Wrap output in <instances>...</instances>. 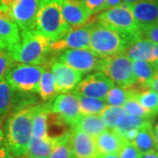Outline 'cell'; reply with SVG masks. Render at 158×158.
Wrapping results in <instances>:
<instances>
[{
    "mask_svg": "<svg viewBox=\"0 0 158 158\" xmlns=\"http://www.w3.org/2000/svg\"><path fill=\"white\" fill-rule=\"evenodd\" d=\"M36 106L15 110L7 118L5 127V146L16 158H24L33 137V117Z\"/></svg>",
    "mask_w": 158,
    "mask_h": 158,
    "instance_id": "obj_1",
    "label": "cell"
},
{
    "mask_svg": "<svg viewBox=\"0 0 158 158\" xmlns=\"http://www.w3.org/2000/svg\"><path fill=\"white\" fill-rule=\"evenodd\" d=\"M141 36V34L120 33L95 20L90 31L89 48L99 58H106L124 53L127 46Z\"/></svg>",
    "mask_w": 158,
    "mask_h": 158,
    "instance_id": "obj_2",
    "label": "cell"
},
{
    "mask_svg": "<svg viewBox=\"0 0 158 158\" xmlns=\"http://www.w3.org/2000/svg\"><path fill=\"white\" fill-rule=\"evenodd\" d=\"M19 44L9 53L15 62L45 65L50 54L51 40L38 32L20 33Z\"/></svg>",
    "mask_w": 158,
    "mask_h": 158,
    "instance_id": "obj_3",
    "label": "cell"
},
{
    "mask_svg": "<svg viewBox=\"0 0 158 158\" xmlns=\"http://www.w3.org/2000/svg\"><path fill=\"white\" fill-rule=\"evenodd\" d=\"M70 28L62 14V0H41L36 18V32L53 41Z\"/></svg>",
    "mask_w": 158,
    "mask_h": 158,
    "instance_id": "obj_4",
    "label": "cell"
},
{
    "mask_svg": "<svg viewBox=\"0 0 158 158\" xmlns=\"http://www.w3.org/2000/svg\"><path fill=\"white\" fill-rule=\"evenodd\" d=\"M97 70L105 74L118 86L131 88L136 85L133 61L125 53L101 58Z\"/></svg>",
    "mask_w": 158,
    "mask_h": 158,
    "instance_id": "obj_5",
    "label": "cell"
},
{
    "mask_svg": "<svg viewBox=\"0 0 158 158\" xmlns=\"http://www.w3.org/2000/svg\"><path fill=\"white\" fill-rule=\"evenodd\" d=\"M44 65L15 62L6 72L5 79L16 91L36 93Z\"/></svg>",
    "mask_w": 158,
    "mask_h": 158,
    "instance_id": "obj_6",
    "label": "cell"
},
{
    "mask_svg": "<svg viewBox=\"0 0 158 158\" xmlns=\"http://www.w3.org/2000/svg\"><path fill=\"white\" fill-rule=\"evenodd\" d=\"M41 0H1L2 6L16 22L20 33L35 31Z\"/></svg>",
    "mask_w": 158,
    "mask_h": 158,
    "instance_id": "obj_7",
    "label": "cell"
},
{
    "mask_svg": "<svg viewBox=\"0 0 158 158\" xmlns=\"http://www.w3.org/2000/svg\"><path fill=\"white\" fill-rule=\"evenodd\" d=\"M96 20L109 28L123 34H141L131 6L124 3L120 6L101 11L98 15Z\"/></svg>",
    "mask_w": 158,
    "mask_h": 158,
    "instance_id": "obj_8",
    "label": "cell"
},
{
    "mask_svg": "<svg viewBox=\"0 0 158 158\" xmlns=\"http://www.w3.org/2000/svg\"><path fill=\"white\" fill-rule=\"evenodd\" d=\"M95 20L71 27L61 38L51 41L50 54H58L74 48H89L90 31Z\"/></svg>",
    "mask_w": 158,
    "mask_h": 158,
    "instance_id": "obj_9",
    "label": "cell"
},
{
    "mask_svg": "<svg viewBox=\"0 0 158 158\" xmlns=\"http://www.w3.org/2000/svg\"><path fill=\"white\" fill-rule=\"evenodd\" d=\"M100 59L90 48H74L61 52L56 60L79 73L85 74L97 69Z\"/></svg>",
    "mask_w": 158,
    "mask_h": 158,
    "instance_id": "obj_10",
    "label": "cell"
},
{
    "mask_svg": "<svg viewBox=\"0 0 158 158\" xmlns=\"http://www.w3.org/2000/svg\"><path fill=\"white\" fill-rule=\"evenodd\" d=\"M114 85L115 84L105 74L97 71L82 78L74 89V93L78 96L104 99Z\"/></svg>",
    "mask_w": 158,
    "mask_h": 158,
    "instance_id": "obj_11",
    "label": "cell"
},
{
    "mask_svg": "<svg viewBox=\"0 0 158 158\" xmlns=\"http://www.w3.org/2000/svg\"><path fill=\"white\" fill-rule=\"evenodd\" d=\"M52 112L56 113L66 124L75 127L82 114L80 112L78 97L75 93H61L50 105Z\"/></svg>",
    "mask_w": 158,
    "mask_h": 158,
    "instance_id": "obj_12",
    "label": "cell"
},
{
    "mask_svg": "<svg viewBox=\"0 0 158 158\" xmlns=\"http://www.w3.org/2000/svg\"><path fill=\"white\" fill-rule=\"evenodd\" d=\"M21 40L20 30L8 11L0 6V49L8 55Z\"/></svg>",
    "mask_w": 158,
    "mask_h": 158,
    "instance_id": "obj_13",
    "label": "cell"
},
{
    "mask_svg": "<svg viewBox=\"0 0 158 158\" xmlns=\"http://www.w3.org/2000/svg\"><path fill=\"white\" fill-rule=\"evenodd\" d=\"M49 68L55 77L56 89L59 93H67L73 90L82 80L83 74L69 68L64 63L54 60L49 63Z\"/></svg>",
    "mask_w": 158,
    "mask_h": 158,
    "instance_id": "obj_14",
    "label": "cell"
},
{
    "mask_svg": "<svg viewBox=\"0 0 158 158\" xmlns=\"http://www.w3.org/2000/svg\"><path fill=\"white\" fill-rule=\"evenodd\" d=\"M70 144L74 158H97L98 156L95 138L83 131L73 128Z\"/></svg>",
    "mask_w": 158,
    "mask_h": 158,
    "instance_id": "obj_15",
    "label": "cell"
},
{
    "mask_svg": "<svg viewBox=\"0 0 158 158\" xmlns=\"http://www.w3.org/2000/svg\"><path fill=\"white\" fill-rule=\"evenodd\" d=\"M62 11L70 27L85 25L90 21L92 16L83 0H62Z\"/></svg>",
    "mask_w": 158,
    "mask_h": 158,
    "instance_id": "obj_16",
    "label": "cell"
},
{
    "mask_svg": "<svg viewBox=\"0 0 158 158\" xmlns=\"http://www.w3.org/2000/svg\"><path fill=\"white\" fill-rule=\"evenodd\" d=\"M131 8L140 32L158 21V0H138Z\"/></svg>",
    "mask_w": 158,
    "mask_h": 158,
    "instance_id": "obj_17",
    "label": "cell"
},
{
    "mask_svg": "<svg viewBox=\"0 0 158 158\" xmlns=\"http://www.w3.org/2000/svg\"><path fill=\"white\" fill-rule=\"evenodd\" d=\"M155 48L154 42L141 35L127 46L124 53L132 61H147L154 63Z\"/></svg>",
    "mask_w": 158,
    "mask_h": 158,
    "instance_id": "obj_18",
    "label": "cell"
},
{
    "mask_svg": "<svg viewBox=\"0 0 158 158\" xmlns=\"http://www.w3.org/2000/svg\"><path fill=\"white\" fill-rule=\"evenodd\" d=\"M97 148L99 155L118 154L125 141L114 130L106 129L95 138Z\"/></svg>",
    "mask_w": 158,
    "mask_h": 158,
    "instance_id": "obj_19",
    "label": "cell"
},
{
    "mask_svg": "<svg viewBox=\"0 0 158 158\" xmlns=\"http://www.w3.org/2000/svg\"><path fill=\"white\" fill-rule=\"evenodd\" d=\"M57 138L32 137L29 143L28 150L25 157L48 158L57 143Z\"/></svg>",
    "mask_w": 158,
    "mask_h": 158,
    "instance_id": "obj_20",
    "label": "cell"
},
{
    "mask_svg": "<svg viewBox=\"0 0 158 158\" xmlns=\"http://www.w3.org/2000/svg\"><path fill=\"white\" fill-rule=\"evenodd\" d=\"M141 155L156 152L157 147L153 135V125H148L139 129L135 139L131 142Z\"/></svg>",
    "mask_w": 158,
    "mask_h": 158,
    "instance_id": "obj_21",
    "label": "cell"
},
{
    "mask_svg": "<svg viewBox=\"0 0 158 158\" xmlns=\"http://www.w3.org/2000/svg\"><path fill=\"white\" fill-rule=\"evenodd\" d=\"M136 85L141 88H148L156 71V65L147 61H133Z\"/></svg>",
    "mask_w": 158,
    "mask_h": 158,
    "instance_id": "obj_22",
    "label": "cell"
},
{
    "mask_svg": "<svg viewBox=\"0 0 158 158\" xmlns=\"http://www.w3.org/2000/svg\"><path fill=\"white\" fill-rule=\"evenodd\" d=\"M131 94L140 102L149 115L155 116L158 113V94L150 88H141V90L130 88Z\"/></svg>",
    "mask_w": 158,
    "mask_h": 158,
    "instance_id": "obj_23",
    "label": "cell"
},
{
    "mask_svg": "<svg viewBox=\"0 0 158 158\" xmlns=\"http://www.w3.org/2000/svg\"><path fill=\"white\" fill-rule=\"evenodd\" d=\"M74 128L83 131L94 138L107 129L99 115H82Z\"/></svg>",
    "mask_w": 158,
    "mask_h": 158,
    "instance_id": "obj_24",
    "label": "cell"
},
{
    "mask_svg": "<svg viewBox=\"0 0 158 158\" xmlns=\"http://www.w3.org/2000/svg\"><path fill=\"white\" fill-rule=\"evenodd\" d=\"M14 90L6 79L0 80V120L4 122L13 109Z\"/></svg>",
    "mask_w": 158,
    "mask_h": 158,
    "instance_id": "obj_25",
    "label": "cell"
},
{
    "mask_svg": "<svg viewBox=\"0 0 158 158\" xmlns=\"http://www.w3.org/2000/svg\"><path fill=\"white\" fill-rule=\"evenodd\" d=\"M37 93L44 101L50 100L58 94L55 77L48 65H44V70L40 79Z\"/></svg>",
    "mask_w": 158,
    "mask_h": 158,
    "instance_id": "obj_26",
    "label": "cell"
},
{
    "mask_svg": "<svg viewBox=\"0 0 158 158\" xmlns=\"http://www.w3.org/2000/svg\"><path fill=\"white\" fill-rule=\"evenodd\" d=\"M98 115L102 118L106 128L113 130L122 122L127 116V113L123 106L106 105Z\"/></svg>",
    "mask_w": 158,
    "mask_h": 158,
    "instance_id": "obj_27",
    "label": "cell"
},
{
    "mask_svg": "<svg viewBox=\"0 0 158 158\" xmlns=\"http://www.w3.org/2000/svg\"><path fill=\"white\" fill-rule=\"evenodd\" d=\"M151 118L152 117H140V116H134V115L127 114V116L122 120V122L113 130L120 137H122L124 133L128 130L134 129V128L140 129L148 125H151L152 124Z\"/></svg>",
    "mask_w": 158,
    "mask_h": 158,
    "instance_id": "obj_28",
    "label": "cell"
},
{
    "mask_svg": "<svg viewBox=\"0 0 158 158\" xmlns=\"http://www.w3.org/2000/svg\"><path fill=\"white\" fill-rule=\"evenodd\" d=\"M77 97L82 115H98L106 106L105 99L78 95Z\"/></svg>",
    "mask_w": 158,
    "mask_h": 158,
    "instance_id": "obj_29",
    "label": "cell"
},
{
    "mask_svg": "<svg viewBox=\"0 0 158 158\" xmlns=\"http://www.w3.org/2000/svg\"><path fill=\"white\" fill-rule=\"evenodd\" d=\"M70 131L59 136L57 139L56 145L54 148L48 158H74L70 144Z\"/></svg>",
    "mask_w": 158,
    "mask_h": 158,
    "instance_id": "obj_30",
    "label": "cell"
},
{
    "mask_svg": "<svg viewBox=\"0 0 158 158\" xmlns=\"http://www.w3.org/2000/svg\"><path fill=\"white\" fill-rule=\"evenodd\" d=\"M130 96H131L130 88H124L117 85H114L113 88L108 91L107 95L104 99L108 106H123Z\"/></svg>",
    "mask_w": 158,
    "mask_h": 158,
    "instance_id": "obj_31",
    "label": "cell"
},
{
    "mask_svg": "<svg viewBox=\"0 0 158 158\" xmlns=\"http://www.w3.org/2000/svg\"><path fill=\"white\" fill-rule=\"evenodd\" d=\"M123 107H124L127 114H128V115L140 116V117H152L151 115L148 114V113L140 104V102L138 101L132 94L128 98V99L126 101Z\"/></svg>",
    "mask_w": 158,
    "mask_h": 158,
    "instance_id": "obj_32",
    "label": "cell"
},
{
    "mask_svg": "<svg viewBox=\"0 0 158 158\" xmlns=\"http://www.w3.org/2000/svg\"><path fill=\"white\" fill-rule=\"evenodd\" d=\"M118 155L119 158H140L141 156V154L136 149V148L131 142L127 141H125Z\"/></svg>",
    "mask_w": 158,
    "mask_h": 158,
    "instance_id": "obj_33",
    "label": "cell"
},
{
    "mask_svg": "<svg viewBox=\"0 0 158 158\" xmlns=\"http://www.w3.org/2000/svg\"><path fill=\"white\" fill-rule=\"evenodd\" d=\"M15 62L5 51L0 49V80L5 78L6 72Z\"/></svg>",
    "mask_w": 158,
    "mask_h": 158,
    "instance_id": "obj_34",
    "label": "cell"
},
{
    "mask_svg": "<svg viewBox=\"0 0 158 158\" xmlns=\"http://www.w3.org/2000/svg\"><path fill=\"white\" fill-rule=\"evenodd\" d=\"M83 2L91 15L101 12L106 9V0H83Z\"/></svg>",
    "mask_w": 158,
    "mask_h": 158,
    "instance_id": "obj_35",
    "label": "cell"
},
{
    "mask_svg": "<svg viewBox=\"0 0 158 158\" xmlns=\"http://www.w3.org/2000/svg\"><path fill=\"white\" fill-rule=\"evenodd\" d=\"M141 34L144 38L151 40L155 44H158V21L152 26L141 30Z\"/></svg>",
    "mask_w": 158,
    "mask_h": 158,
    "instance_id": "obj_36",
    "label": "cell"
},
{
    "mask_svg": "<svg viewBox=\"0 0 158 158\" xmlns=\"http://www.w3.org/2000/svg\"><path fill=\"white\" fill-rule=\"evenodd\" d=\"M148 88L155 90L158 94V66H156V74H155V76L153 77L152 81L149 84Z\"/></svg>",
    "mask_w": 158,
    "mask_h": 158,
    "instance_id": "obj_37",
    "label": "cell"
},
{
    "mask_svg": "<svg viewBox=\"0 0 158 158\" xmlns=\"http://www.w3.org/2000/svg\"><path fill=\"white\" fill-rule=\"evenodd\" d=\"M123 4V0H106V9L108 10Z\"/></svg>",
    "mask_w": 158,
    "mask_h": 158,
    "instance_id": "obj_38",
    "label": "cell"
},
{
    "mask_svg": "<svg viewBox=\"0 0 158 158\" xmlns=\"http://www.w3.org/2000/svg\"><path fill=\"white\" fill-rule=\"evenodd\" d=\"M0 158H16L4 145L0 147Z\"/></svg>",
    "mask_w": 158,
    "mask_h": 158,
    "instance_id": "obj_39",
    "label": "cell"
},
{
    "mask_svg": "<svg viewBox=\"0 0 158 158\" xmlns=\"http://www.w3.org/2000/svg\"><path fill=\"white\" fill-rule=\"evenodd\" d=\"M3 123L0 120V147L4 146L5 144V127L3 126Z\"/></svg>",
    "mask_w": 158,
    "mask_h": 158,
    "instance_id": "obj_40",
    "label": "cell"
},
{
    "mask_svg": "<svg viewBox=\"0 0 158 158\" xmlns=\"http://www.w3.org/2000/svg\"><path fill=\"white\" fill-rule=\"evenodd\" d=\"M153 135H154V138H155L156 147L158 148V123L155 127H153Z\"/></svg>",
    "mask_w": 158,
    "mask_h": 158,
    "instance_id": "obj_41",
    "label": "cell"
},
{
    "mask_svg": "<svg viewBox=\"0 0 158 158\" xmlns=\"http://www.w3.org/2000/svg\"><path fill=\"white\" fill-rule=\"evenodd\" d=\"M97 158H119L118 154H105V155H99Z\"/></svg>",
    "mask_w": 158,
    "mask_h": 158,
    "instance_id": "obj_42",
    "label": "cell"
},
{
    "mask_svg": "<svg viewBox=\"0 0 158 158\" xmlns=\"http://www.w3.org/2000/svg\"><path fill=\"white\" fill-rule=\"evenodd\" d=\"M140 158H158L156 152H150L147 153V154H143L141 155V156Z\"/></svg>",
    "mask_w": 158,
    "mask_h": 158,
    "instance_id": "obj_43",
    "label": "cell"
},
{
    "mask_svg": "<svg viewBox=\"0 0 158 158\" xmlns=\"http://www.w3.org/2000/svg\"><path fill=\"white\" fill-rule=\"evenodd\" d=\"M154 63L158 66V44H156V48H155V62Z\"/></svg>",
    "mask_w": 158,
    "mask_h": 158,
    "instance_id": "obj_44",
    "label": "cell"
},
{
    "mask_svg": "<svg viewBox=\"0 0 158 158\" xmlns=\"http://www.w3.org/2000/svg\"><path fill=\"white\" fill-rule=\"evenodd\" d=\"M138 0H123V3L128 6H133L135 3H136Z\"/></svg>",
    "mask_w": 158,
    "mask_h": 158,
    "instance_id": "obj_45",
    "label": "cell"
},
{
    "mask_svg": "<svg viewBox=\"0 0 158 158\" xmlns=\"http://www.w3.org/2000/svg\"><path fill=\"white\" fill-rule=\"evenodd\" d=\"M156 155H157V157H158V148L156 149Z\"/></svg>",
    "mask_w": 158,
    "mask_h": 158,
    "instance_id": "obj_46",
    "label": "cell"
},
{
    "mask_svg": "<svg viewBox=\"0 0 158 158\" xmlns=\"http://www.w3.org/2000/svg\"><path fill=\"white\" fill-rule=\"evenodd\" d=\"M24 158H29V157H24Z\"/></svg>",
    "mask_w": 158,
    "mask_h": 158,
    "instance_id": "obj_47",
    "label": "cell"
},
{
    "mask_svg": "<svg viewBox=\"0 0 158 158\" xmlns=\"http://www.w3.org/2000/svg\"><path fill=\"white\" fill-rule=\"evenodd\" d=\"M0 2H1V0H0Z\"/></svg>",
    "mask_w": 158,
    "mask_h": 158,
    "instance_id": "obj_48",
    "label": "cell"
}]
</instances>
